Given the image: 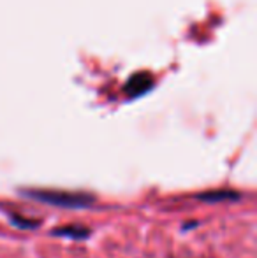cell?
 I'll use <instances>...</instances> for the list:
<instances>
[{
  "mask_svg": "<svg viewBox=\"0 0 257 258\" xmlns=\"http://www.w3.org/2000/svg\"><path fill=\"white\" fill-rule=\"evenodd\" d=\"M194 199H197L199 202H206V204H217V202H238L241 199V194L240 191H234V190L220 188V190H208V191H201V194H195Z\"/></svg>",
  "mask_w": 257,
  "mask_h": 258,
  "instance_id": "3",
  "label": "cell"
},
{
  "mask_svg": "<svg viewBox=\"0 0 257 258\" xmlns=\"http://www.w3.org/2000/svg\"><path fill=\"white\" fill-rule=\"evenodd\" d=\"M30 201L41 204L64 207V209H92L97 206V197L83 190H59V188H20L18 191Z\"/></svg>",
  "mask_w": 257,
  "mask_h": 258,
  "instance_id": "1",
  "label": "cell"
},
{
  "mask_svg": "<svg viewBox=\"0 0 257 258\" xmlns=\"http://www.w3.org/2000/svg\"><path fill=\"white\" fill-rule=\"evenodd\" d=\"M151 85H153L151 76L144 74V72H139V74L132 76V78L129 79V83L125 85V93H127L129 97H137L146 92V90H150Z\"/></svg>",
  "mask_w": 257,
  "mask_h": 258,
  "instance_id": "4",
  "label": "cell"
},
{
  "mask_svg": "<svg viewBox=\"0 0 257 258\" xmlns=\"http://www.w3.org/2000/svg\"><path fill=\"white\" fill-rule=\"evenodd\" d=\"M49 235L53 237H65L71 241H86L92 235V228L85 225H62L49 230Z\"/></svg>",
  "mask_w": 257,
  "mask_h": 258,
  "instance_id": "2",
  "label": "cell"
},
{
  "mask_svg": "<svg viewBox=\"0 0 257 258\" xmlns=\"http://www.w3.org/2000/svg\"><path fill=\"white\" fill-rule=\"evenodd\" d=\"M9 221L14 228H20V230H35V228L41 225V220H32V218H25L18 213H9Z\"/></svg>",
  "mask_w": 257,
  "mask_h": 258,
  "instance_id": "5",
  "label": "cell"
}]
</instances>
